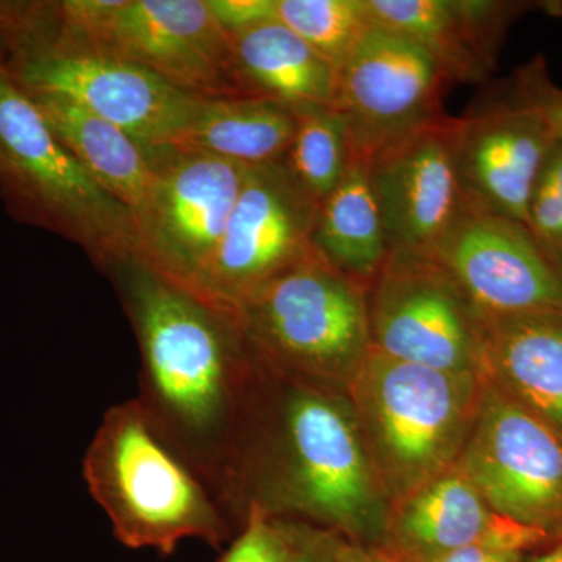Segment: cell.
Here are the masks:
<instances>
[{"label": "cell", "mask_w": 562, "mask_h": 562, "mask_svg": "<svg viewBox=\"0 0 562 562\" xmlns=\"http://www.w3.org/2000/svg\"><path fill=\"white\" fill-rule=\"evenodd\" d=\"M313 249L347 279L371 286L390 257L368 162L353 158L342 180L321 202Z\"/></svg>", "instance_id": "cell-23"}, {"label": "cell", "mask_w": 562, "mask_h": 562, "mask_svg": "<svg viewBox=\"0 0 562 562\" xmlns=\"http://www.w3.org/2000/svg\"><path fill=\"white\" fill-rule=\"evenodd\" d=\"M295 127V109L272 99H202L190 127L171 147L254 168L283 160Z\"/></svg>", "instance_id": "cell-22"}, {"label": "cell", "mask_w": 562, "mask_h": 562, "mask_svg": "<svg viewBox=\"0 0 562 562\" xmlns=\"http://www.w3.org/2000/svg\"><path fill=\"white\" fill-rule=\"evenodd\" d=\"M319 205L284 158L249 168L217 249L187 290L228 312L312 254Z\"/></svg>", "instance_id": "cell-10"}, {"label": "cell", "mask_w": 562, "mask_h": 562, "mask_svg": "<svg viewBox=\"0 0 562 562\" xmlns=\"http://www.w3.org/2000/svg\"><path fill=\"white\" fill-rule=\"evenodd\" d=\"M57 36L131 61L201 99L249 98L209 0H65Z\"/></svg>", "instance_id": "cell-7"}, {"label": "cell", "mask_w": 562, "mask_h": 562, "mask_svg": "<svg viewBox=\"0 0 562 562\" xmlns=\"http://www.w3.org/2000/svg\"><path fill=\"white\" fill-rule=\"evenodd\" d=\"M479 325L484 379L562 432V314L479 317Z\"/></svg>", "instance_id": "cell-19"}, {"label": "cell", "mask_w": 562, "mask_h": 562, "mask_svg": "<svg viewBox=\"0 0 562 562\" xmlns=\"http://www.w3.org/2000/svg\"><path fill=\"white\" fill-rule=\"evenodd\" d=\"M297 127L284 161L317 202L324 201L349 169V132L335 106L295 109Z\"/></svg>", "instance_id": "cell-24"}, {"label": "cell", "mask_w": 562, "mask_h": 562, "mask_svg": "<svg viewBox=\"0 0 562 562\" xmlns=\"http://www.w3.org/2000/svg\"><path fill=\"white\" fill-rule=\"evenodd\" d=\"M209 5L228 35L277 20V0H209Z\"/></svg>", "instance_id": "cell-29"}, {"label": "cell", "mask_w": 562, "mask_h": 562, "mask_svg": "<svg viewBox=\"0 0 562 562\" xmlns=\"http://www.w3.org/2000/svg\"><path fill=\"white\" fill-rule=\"evenodd\" d=\"M228 36L244 94L272 99L292 109L335 106L338 72L280 21Z\"/></svg>", "instance_id": "cell-20"}, {"label": "cell", "mask_w": 562, "mask_h": 562, "mask_svg": "<svg viewBox=\"0 0 562 562\" xmlns=\"http://www.w3.org/2000/svg\"><path fill=\"white\" fill-rule=\"evenodd\" d=\"M514 91L542 114L554 139L562 143V88L550 79L542 57L517 70Z\"/></svg>", "instance_id": "cell-28"}, {"label": "cell", "mask_w": 562, "mask_h": 562, "mask_svg": "<svg viewBox=\"0 0 562 562\" xmlns=\"http://www.w3.org/2000/svg\"><path fill=\"white\" fill-rule=\"evenodd\" d=\"M414 562H520L519 553L487 546H469Z\"/></svg>", "instance_id": "cell-31"}, {"label": "cell", "mask_w": 562, "mask_h": 562, "mask_svg": "<svg viewBox=\"0 0 562 562\" xmlns=\"http://www.w3.org/2000/svg\"><path fill=\"white\" fill-rule=\"evenodd\" d=\"M382 490L360 427L327 386L257 361L233 454L231 512L297 514L382 543Z\"/></svg>", "instance_id": "cell-2"}, {"label": "cell", "mask_w": 562, "mask_h": 562, "mask_svg": "<svg viewBox=\"0 0 562 562\" xmlns=\"http://www.w3.org/2000/svg\"><path fill=\"white\" fill-rule=\"evenodd\" d=\"M277 21L338 72L373 24L368 0H277Z\"/></svg>", "instance_id": "cell-25"}, {"label": "cell", "mask_w": 562, "mask_h": 562, "mask_svg": "<svg viewBox=\"0 0 562 562\" xmlns=\"http://www.w3.org/2000/svg\"><path fill=\"white\" fill-rule=\"evenodd\" d=\"M338 550L342 562H394L384 557L379 550L362 549L358 546H349L347 542L339 541Z\"/></svg>", "instance_id": "cell-32"}, {"label": "cell", "mask_w": 562, "mask_h": 562, "mask_svg": "<svg viewBox=\"0 0 562 562\" xmlns=\"http://www.w3.org/2000/svg\"><path fill=\"white\" fill-rule=\"evenodd\" d=\"M291 553V524L249 506L241 535L221 562H288Z\"/></svg>", "instance_id": "cell-27"}, {"label": "cell", "mask_w": 562, "mask_h": 562, "mask_svg": "<svg viewBox=\"0 0 562 562\" xmlns=\"http://www.w3.org/2000/svg\"><path fill=\"white\" fill-rule=\"evenodd\" d=\"M528 231L546 251L547 257L562 273V143L554 140L543 161L530 202H528Z\"/></svg>", "instance_id": "cell-26"}, {"label": "cell", "mask_w": 562, "mask_h": 562, "mask_svg": "<svg viewBox=\"0 0 562 562\" xmlns=\"http://www.w3.org/2000/svg\"><path fill=\"white\" fill-rule=\"evenodd\" d=\"M25 92L81 168L135 216L143 209L154 181L147 150L120 127L70 99Z\"/></svg>", "instance_id": "cell-21"}, {"label": "cell", "mask_w": 562, "mask_h": 562, "mask_svg": "<svg viewBox=\"0 0 562 562\" xmlns=\"http://www.w3.org/2000/svg\"><path fill=\"white\" fill-rule=\"evenodd\" d=\"M397 503L375 549L394 562L427 560L469 546L519 553L547 536L495 513L458 464Z\"/></svg>", "instance_id": "cell-17"}, {"label": "cell", "mask_w": 562, "mask_h": 562, "mask_svg": "<svg viewBox=\"0 0 562 562\" xmlns=\"http://www.w3.org/2000/svg\"><path fill=\"white\" fill-rule=\"evenodd\" d=\"M368 7L373 22L424 47L452 85L487 80L517 18L535 10L562 11L560 2L497 0H368Z\"/></svg>", "instance_id": "cell-18"}, {"label": "cell", "mask_w": 562, "mask_h": 562, "mask_svg": "<svg viewBox=\"0 0 562 562\" xmlns=\"http://www.w3.org/2000/svg\"><path fill=\"white\" fill-rule=\"evenodd\" d=\"M110 273L139 344L138 398L228 513L233 454L257 368L243 333L232 313L138 261Z\"/></svg>", "instance_id": "cell-1"}, {"label": "cell", "mask_w": 562, "mask_h": 562, "mask_svg": "<svg viewBox=\"0 0 562 562\" xmlns=\"http://www.w3.org/2000/svg\"><path fill=\"white\" fill-rule=\"evenodd\" d=\"M5 70L25 91L70 99L120 127L143 149L171 147L202 101L150 70L55 33L16 55Z\"/></svg>", "instance_id": "cell-8"}, {"label": "cell", "mask_w": 562, "mask_h": 562, "mask_svg": "<svg viewBox=\"0 0 562 562\" xmlns=\"http://www.w3.org/2000/svg\"><path fill=\"white\" fill-rule=\"evenodd\" d=\"M7 61H9V57H7L5 50L0 46V68H5Z\"/></svg>", "instance_id": "cell-34"}, {"label": "cell", "mask_w": 562, "mask_h": 562, "mask_svg": "<svg viewBox=\"0 0 562 562\" xmlns=\"http://www.w3.org/2000/svg\"><path fill=\"white\" fill-rule=\"evenodd\" d=\"M483 380L394 360L371 347L351 379V392L366 449L395 502L460 460Z\"/></svg>", "instance_id": "cell-4"}, {"label": "cell", "mask_w": 562, "mask_h": 562, "mask_svg": "<svg viewBox=\"0 0 562 562\" xmlns=\"http://www.w3.org/2000/svg\"><path fill=\"white\" fill-rule=\"evenodd\" d=\"M532 562H562V543L550 552L543 553L542 557L536 558Z\"/></svg>", "instance_id": "cell-33"}, {"label": "cell", "mask_w": 562, "mask_h": 562, "mask_svg": "<svg viewBox=\"0 0 562 562\" xmlns=\"http://www.w3.org/2000/svg\"><path fill=\"white\" fill-rule=\"evenodd\" d=\"M288 562H342L338 539L291 524V553Z\"/></svg>", "instance_id": "cell-30"}, {"label": "cell", "mask_w": 562, "mask_h": 562, "mask_svg": "<svg viewBox=\"0 0 562 562\" xmlns=\"http://www.w3.org/2000/svg\"><path fill=\"white\" fill-rule=\"evenodd\" d=\"M427 254L479 317L562 314V273L522 222L465 201Z\"/></svg>", "instance_id": "cell-14"}, {"label": "cell", "mask_w": 562, "mask_h": 562, "mask_svg": "<svg viewBox=\"0 0 562 562\" xmlns=\"http://www.w3.org/2000/svg\"><path fill=\"white\" fill-rule=\"evenodd\" d=\"M495 513L549 532L562 524V435L498 386H483L457 462Z\"/></svg>", "instance_id": "cell-12"}, {"label": "cell", "mask_w": 562, "mask_h": 562, "mask_svg": "<svg viewBox=\"0 0 562 562\" xmlns=\"http://www.w3.org/2000/svg\"><path fill=\"white\" fill-rule=\"evenodd\" d=\"M0 199L11 216L77 244L103 271L136 260L131 211L81 168L5 68H0Z\"/></svg>", "instance_id": "cell-5"}, {"label": "cell", "mask_w": 562, "mask_h": 562, "mask_svg": "<svg viewBox=\"0 0 562 562\" xmlns=\"http://www.w3.org/2000/svg\"><path fill=\"white\" fill-rule=\"evenodd\" d=\"M554 140L542 114L516 91L460 117L458 172L465 201L525 224L532 187Z\"/></svg>", "instance_id": "cell-16"}, {"label": "cell", "mask_w": 562, "mask_h": 562, "mask_svg": "<svg viewBox=\"0 0 562 562\" xmlns=\"http://www.w3.org/2000/svg\"><path fill=\"white\" fill-rule=\"evenodd\" d=\"M146 150L154 181L133 216L135 261L190 288L217 249L249 166L176 147Z\"/></svg>", "instance_id": "cell-9"}, {"label": "cell", "mask_w": 562, "mask_h": 562, "mask_svg": "<svg viewBox=\"0 0 562 562\" xmlns=\"http://www.w3.org/2000/svg\"><path fill=\"white\" fill-rule=\"evenodd\" d=\"M452 81L416 41L373 22L338 70L335 109L353 158L369 160L409 133L446 116Z\"/></svg>", "instance_id": "cell-13"}, {"label": "cell", "mask_w": 562, "mask_h": 562, "mask_svg": "<svg viewBox=\"0 0 562 562\" xmlns=\"http://www.w3.org/2000/svg\"><path fill=\"white\" fill-rule=\"evenodd\" d=\"M83 475L117 541L128 549L172 554L187 539L217 549L228 538L224 505L138 397L103 414L85 453Z\"/></svg>", "instance_id": "cell-3"}, {"label": "cell", "mask_w": 562, "mask_h": 562, "mask_svg": "<svg viewBox=\"0 0 562 562\" xmlns=\"http://www.w3.org/2000/svg\"><path fill=\"white\" fill-rule=\"evenodd\" d=\"M369 288L372 349L436 371L483 375L479 317L431 255L391 251Z\"/></svg>", "instance_id": "cell-11"}, {"label": "cell", "mask_w": 562, "mask_h": 562, "mask_svg": "<svg viewBox=\"0 0 562 562\" xmlns=\"http://www.w3.org/2000/svg\"><path fill=\"white\" fill-rule=\"evenodd\" d=\"M458 136L446 114L366 160L390 251L427 254L464 209Z\"/></svg>", "instance_id": "cell-15"}, {"label": "cell", "mask_w": 562, "mask_h": 562, "mask_svg": "<svg viewBox=\"0 0 562 562\" xmlns=\"http://www.w3.org/2000/svg\"><path fill=\"white\" fill-rule=\"evenodd\" d=\"M228 313L260 364L322 386L351 382L372 347L368 291L314 250Z\"/></svg>", "instance_id": "cell-6"}]
</instances>
